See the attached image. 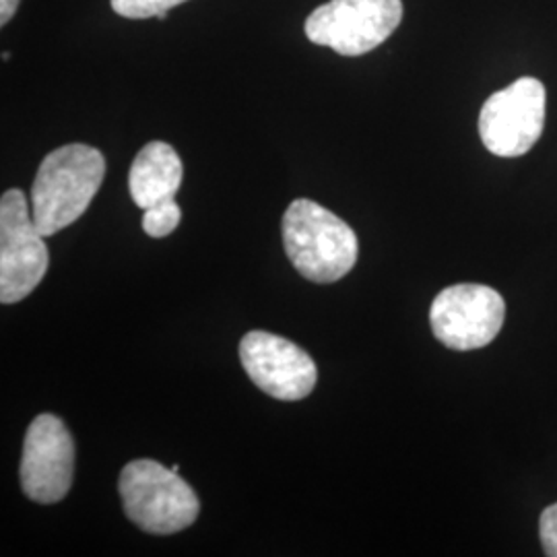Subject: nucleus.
<instances>
[{
    "instance_id": "obj_1",
    "label": "nucleus",
    "mask_w": 557,
    "mask_h": 557,
    "mask_svg": "<svg viewBox=\"0 0 557 557\" xmlns=\"http://www.w3.org/2000/svg\"><path fill=\"white\" fill-rule=\"evenodd\" d=\"M106 176V160L96 147L64 145L48 153L32 184V218L46 236H54L87 211Z\"/></svg>"
},
{
    "instance_id": "obj_14",
    "label": "nucleus",
    "mask_w": 557,
    "mask_h": 557,
    "mask_svg": "<svg viewBox=\"0 0 557 557\" xmlns=\"http://www.w3.org/2000/svg\"><path fill=\"white\" fill-rule=\"evenodd\" d=\"M21 0H0V25H7L15 17Z\"/></svg>"
},
{
    "instance_id": "obj_13",
    "label": "nucleus",
    "mask_w": 557,
    "mask_h": 557,
    "mask_svg": "<svg viewBox=\"0 0 557 557\" xmlns=\"http://www.w3.org/2000/svg\"><path fill=\"white\" fill-rule=\"evenodd\" d=\"M539 535L545 556L557 557V504H552L543 510L539 522Z\"/></svg>"
},
{
    "instance_id": "obj_2",
    "label": "nucleus",
    "mask_w": 557,
    "mask_h": 557,
    "mask_svg": "<svg viewBox=\"0 0 557 557\" xmlns=\"http://www.w3.org/2000/svg\"><path fill=\"white\" fill-rule=\"evenodd\" d=\"M283 244L301 277L312 283H335L358 262L356 232L310 199L294 200L283 215Z\"/></svg>"
},
{
    "instance_id": "obj_11",
    "label": "nucleus",
    "mask_w": 557,
    "mask_h": 557,
    "mask_svg": "<svg viewBox=\"0 0 557 557\" xmlns=\"http://www.w3.org/2000/svg\"><path fill=\"white\" fill-rule=\"evenodd\" d=\"M180 220H182V211L178 202L174 199L161 200L158 205L145 209L143 230L151 238H165L178 227Z\"/></svg>"
},
{
    "instance_id": "obj_8",
    "label": "nucleus",
    "mask_w": 557,
    "mask_h": 557,
    "mask_svg": "<svg viewBox=\"0 0 557 557\" xmlns=\"http://www.w3.org/2000/svg\"><path fill=\"white\" fill-rule=\"evenodd\" d=\"M21 490L38 504H57L73 485L75 442L62 419L41 413L27 428L21 457Z\"/></svg>"
},
{
    "instance_id": "obj_10",
    "label": "nucleus",
    "mask_w": 557,
    "mask_h": 557,
    "mask_svg": "<svg viewBox=\"0 0 557 557\" xmlns=\"http://www.w3.org/2000/svg\"><path fill=\"white\" fill-rule=\"evenodd\" d=\"M184 176L176 149L163 140L147 143L131 165L128 190L135 205L149 209L161 200L174 199Z\"/></svg>"
},
{
    "instance_id": "obj_4",
    "label": "nucleus",
    "mask_w": 557,
    "mask_h": 557,
    "mask_svg": "<svg viewBox=\"0 0 557 557\" xmlns=\"http://www.w3.org/2000/svg\"><path fill=\"white\" fill-rule=\"evenodd\" d=\"M403 20L400 0H331L306 20L308 40L341 57H361L388 40Z\"/></svg>"
},
{
    "instance_id": "obj_3",
    "label": "nucleus",
    "mask_w": 557,
    "mask_h": 557,
    "mask_svg": "<svg viewBox=\"0 0 557 557\" xmlns=\"http://www.w3.org/2000/svg\"><path fill=\"white\" fill-rule=\"evenodd\" d=\"M120 498L126 517L153 535H174L199 517L200 502L195 490L156 460L128 462L119 479Z\"/></svg>"
},
{
    "instance_id": "obj_9",
    "label": "nucleus",
    "mask_w": 557,
    "mask_h": 557,
    "mask_svg": "<svg viewBox=\"0 0 557 557\" xmlns=\"http://www.w3.org/2000/svg\"><path fill=\"white\" fill-rule=\"evenodd\" d=\"M239 359L262 393L278 400L308 397L319 380L314 359L287 338L252 331L239 343Z\"/></svg>"
},
{
    "instance_id": "obj_12",
    "label": "nucleus",
    "mask_w": 557,
    "mask_h": 557,
    "mask_svg": "<svg viewBox=\"0 0 557 557\" xmlns=\"http://www.w3.org/2000/svg\"><path fill=\"white\" fill-rule=\"evenodd\" d=\"M114 13L126 20H149L160 17L165 20L168 11L178 7L186 0H110Z\"/></svg>"
},
{
    "instance_id": "obj_5",
    "label": "nucleus",
    "mask_w": 557,
    "mask_h": 557,
    "mask_svg": "<svg viewBox=\"0 0 557 557\" xmlns=\"http://www.w3.org/2000/svg\"><path fill=\"white\" fill-rule=\"evenodd\" d=\"M48 248L20 188L0 199V301L27 298L48 271Z\"/></svg>"
},
{
    "instance_id": "obj_7",
    "label": "nucleus",
    "mask_w": 557,
    "mask_h": 557,
    "mask_svg": "<svg viewBox=\"0 0 557 557\" xmlns=\"http://www.w3.org/2000/svg\"><path fill=\"white\" fill-rule=\"evenodd\" d=\"M506 301L494 287L458 283L440 292L430 308L434 337L448 349L473 351L498 337Z\"/></svg>"
},
{
    "instance_id": "obj_6",
    "label": "nucleus",
    "mask_w": 557,
    "mask_h": 557,
    "mask_svg": "<svg viewBox=\"0 0 557 557\" xmlns=\"http://www.w3.org/2000/svg\"><path fill=\"white\" fill-rule=\"evenodd\" d=\"M545 87L522 77L490 96L479 114V137L498 158H520L541 139L545 124Z\"/></svg>"
}]
</instances>
